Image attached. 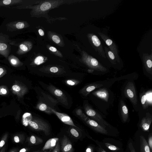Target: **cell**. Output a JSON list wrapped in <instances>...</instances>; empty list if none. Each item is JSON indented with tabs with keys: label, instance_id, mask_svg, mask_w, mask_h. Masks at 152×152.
<instances>
[{
	"label": "cell",
	"instance_id": "cell-21",
	"mask_svg": "<svg viewBox=\"0 0 152 152\" xmlns=\"http://www.w3.org/2000/svg\"><path fill=\"white\" fill-rule=\"evenodd\" d=\"M29 141L31 145H37L42 143L43 140L41 138L38 136L32 135L29 138Z\"/></svg>",
	"mask_w": 152,
	"mask_h": 152
},
{
	"label": "cell",
	"instance_id": "cell-30",
	"mask_svg": "<svg viewBox=\"0 0 152 152\" xmlns=\"http://www.w3.org/2000/svg\"><path fill=\"white\" fill-rule=\"evenodd\" d=\"M71 134L74 137H80L79 133L75 129L72 128L70 131Z\"/></svg>",
	"mask_w": 152,
	"mask_h": 152
},
{
	"label": "cell",
	"instance_id": "cell-5",
	"mask_svg": "<svg viewBox=\"0 0 152 152\" xmlns=\"http://www.w3.org/2000/svg\"><path fill=\"white\" fill-rule=\"evenodd\" d=\"M124 93L126 97L128 98L134 105L137 104L138 101L135 88L132 82L128 83L125 88Z\"/></svg>",
	"mask_w": 152,
	"mask_h": 152
},
{
	"label": "cell",
	"instance_id": "cell-41",
	"mask_svg": "<svg viewBox=\"0 0 152 152\" xmlns=\"http://www.w3.org/2000/svg\"><path fill=\"white\" fill-rule=\"evenodd\" d=\"M76 112V114L80 116H81L83 114L82 110L80 109H79L77 110Z\"/></svg>",
	"mask_w": 152,
	"mask_h": 152
},
{
	"label": "cell",
	"instance_id": "cell-20",
	"mask_svg": "<svg viewBox=\"0 0 152 152\" xmlns=\"http://www.w3.org/2000/svg\"><path fill=\"white\" fill-rule=\"evenodd\" d=\"M104 52L105 55L110 61L113 64H115L116 60L114 53L106 47L104 48Z\"/></svg>",
	"mask_w": 152,
	"mask_h": 152
},
{
	"label": "cell",
	"instance_id": "cell-42",
	"mask_svg": "<svg viewBox=\"0 0 152 152\" xmlns=\"http://www.w3.org/2000/svg\"><path fill=\"white\" fill-rule=\"evenodd\" d=\"M97 150L98 152H106L101 147H98Z\"/></svg>",
	"mask_w": 152,
	"mask_h": 152
},
{
	"label": "cell",
	"instance_id": "cell-1",
	"mask_svg": "<svg viewBox=\"0 0 152 152\" xmlns=\"http://www.w3.org/2000/svg\"><path fill=\"white\" fill-rule=\"evenodd\" d=\"M28 124L33 129L37 131L43 132L46 135L50 133V127L46 122L42 119L35 118L31 119L28 123Z\"/></svg>",
	"mask_w": 152,
	"mask_h": 152
},
{
	"label": "cell",
	"instance_id": "cell-10",
	"mask_svg": "<svg viewBox=\"0 0 152 152\" xmlns=\"http://www.w3.org/2000/svg\"><path fill=\"white\" fill-rule=\"evenodd\" d=\"M50 108L53 113H54L62 122L65 124L78 128L74 124L72 119L68 115L64 113L57 112L50 107Z\"/></svg>",
	"mask_w": 152,
	"mask_h": 152
},
{
	"label": "cell",
	"instance_id": "cell-39",
	"mask_svg": "<svg viewBox=\"0 0 152 152\" xmlns=\"http://www.w3.org/2000/svg\"><path fill=\"white\" fill-rule=\"evenodd\" d=\"M66 83L68 85L70 86H74L76 84L75 83L74 81L71 80H67L66 81Z\"/></svg>",
	"mask_w": 152,
	"mask_h": 152
},
{
	"label": "cell",
	"instance_id": "cell-13",
	"mask_svg": "<svg viewBox=\"0 0 152 152\" xmlns=\"http://www.w3.org/2000/svg\"><path fill=\"white\" fill-rule=\"evenodd\" d=\"M152 55L144 53L142 55L143 62L147 72L152 74Z\"/></svg>",
	"mask_w": 152,
	"mask_h": 152
},
{
	"label": "cell",
	"instance_id": "cell-45",
	"mask_svg": "<svg viewBox=\"0 0 152 152\" xmlns=\"http://www.w3.org/2000/svg\"><path fill=\"white\" fill-rule=\"evenodd\" d=\"M49 49L51 51L55 52L57 51V49L53 47H50L49 48Z\"/></svg>",
	"mask_w": 152,
	"mask_h": 152
},
{
	"label": "cell",
	"instance_id": "cell-4",
	"mask_svg": "<svg viewBox=\"0 0 152 152\" xmlns=\"http://www.w3.org/2000/svg\"><path fill=\"white\" fill-rule=\"evenodd\" d=\"M84 109L86 114L102 126L105 128L109 125L102 118V116L94 110L90 106L86 104Z\"/></svg>",
	"mask_w": 152,
	"mask_h": 152
},
{
	"label": "cell",
	"instance_id": "cell-44",
	"mask_svg": "<svg viewBox=\"0 0 152 152\" xmlns=\"http://www.w3.org/2000/svg\"><path fill=\"white\" fill-rule=\"evenodd\" d=\"M38 32L39 34L41 36H43L44 35V31L42 29H40L38 30Z\"/></svg>",
	"mask_w": 152,
	"mask_h": 152
},
{
	"label": "cell",
	"instance_id": "cell-37",
	"mask_svg": "<svg viewBox=\"0 0 152 152\" xmlns=\"http://www.w3.org/2000/svg\"><path fill=\"white\" fill-rule=\"evenodd\" d=\"M50 71L53 73H56L58 71V68L56 67H52L50 68Z\"/></svg>",
	"mask_w": 152,
	"mask_h": 152
},
{
	"label": "cell",
	"instance_id": "cell-24",
	"mask_svg": "<svg viewBox=\"0 0 152 152\" xmlns=\"http://www.w3.org/2000/svg\"><path fill=\"white\" fill-rule=\"evenodd\" d=\"M20 0H4L0 1V5H9L19 3Z\"/></svg>",
	"mask_w": 152,
	"mask_h": 152
},
{
	"label": "cell",
	"instance_id": "cell-35",
	"mask_svg": "<svg viewBox=\"0 0 152 152\" xmlns=\"http://www.w3.org/2000/svg\"><path fill=\"white\" fill-rule=\"evenodd\" d=\"M128 147L130 152H136L132 143L130 142L128 144Z\"/></svg>",
	"mask_w": 152,
	"mask_h": 152
},
{
	"label": "cell",
	"instance_id": "cell-52",
	"mask_svg": "<svg viewBox=\"0 0 152 152\" xmlns=\"http://www.w3.org/2000/svg\"><path fill=\"white\" fill-rule=\"evenodd\" d=\"M39 152V151H34V152Z\"/></svg>",
	"mask_w": 152,
	"mask_h": 152
},
{
	"label": "cell",
	"instance_id": "cell-8",
	"mask_svg": "<svg viewBox=\"0 0 152 152\" xmlns=\"http://www.w3.org/2000/svg\"><path fill=\"white\" fill-rule=\"evenodd\" d=\"M50 92L55 96L62 104L67 105L68 100L65 95L61 90L56 88L52 85H50L48 87Z\"/></svg>",
	"mask_w": 152,
	"mask_h": 152
},
{
	"label": "cell",
	"instance_id": "cell-27",
	"mask_svg": "<svg viewBox=\"0 0 152 152\" xmlns=\"http://www.w3.org/2000/svg\"><path fill=\"white\" fill-rule=\"evenodd\" d=\"M104 144L106 147L110 150L117 151L120 149L118 147L110 143H105Z\"/></svg>",
	"mask_w": 152,
	"mask_h": 152
},
{
	"label": "cell",
	"instance_id": "cell-47",
	"mask_svg": "<svg viewBox=\"0 0 152 152\" xmlns=\"http://www.w3.org/2000/svg\"><path fill=\"white\" fill-rule=\"evenodd\" d=\"M27 151V149L26 148H23L21 149L19 152H26Z\"/></svg>",
	"mask_w": 152,
	"mask_h": 152
},
{
	"label": "cell",
	"instance_id": "cell-38",
	"mask_svg": "<svg viewBox=\"0 0 152 152\" xmlns=\"http://www.w3.org/2000/svg\"><path fill=\"white\" fill-rule=\"evenodd\" d=\"M12 89L16 91H19L20 90V87L18 85H14L12 86Z\"/></svg>",
	"mask_w": 152,
	"mask_h": 152
},
{
	"label": "cell",
	"instance_id": "cell-7",
	"mask_svg": "<svg viewBox=\"0 0 152 152\" xmlns=\"http://www.w3.org/2000/svg\"><path fill=\"white\" fill-rule=\"evenodd\" d=\"M88 37L93 46L96 52L102 57L105 58L106 56L101 42L97 37L93 34H89Z\"/></svg>",
	"mask_w": 152,
	"mask_h": 152
},
{
	"label": "cell",
	"instance_id": "cell-51",
	"mask_svg": "<svg viewBox=\"0 0 152 152\" xmlns=\"http://www.w3.org/2000/svg\"><path fill=\"white\" fill-rule=\"evenodd\" d=\"M10 152H15V151H11Z\"/></svg>",
	"mask_w": 152,
	"mask_h": 152
},
{
	"label": "cell",
	"instance_id": "cell-14",
	"mask_svg": "<svg viewBox=\"0 0 152 152\" xmlns=\"http://www.w3.org/2000/svg\"><path fill=\"white\" fill-rule=\"evenodd\" d=\"M92 94L106 102L108 101L109 94L107 90L105 88H102L94 91L92 93Z\"/></svg>",
	"mask_w": 152,
	"mask_h": 152
},
{
	"label": "cell",
	"instance_id": "cell-34",
	"mask_svg": "<svg viewBox=\"0 0 152 152\" xmlns=\"http://www.w3.org/2000/svg\"><path fill=\"white\" fill-rule=\"evenodd\" d=\"M60 146L59 141L58 142L56 146L53 149V152H60Z\"/></svg>",
	"mask_w": 152,
	"mask_h": 152
},
{
	"label": "cell",
	"instance_id": "cell-25",
	"mask_svg": "<svg viewBox=\"0 0 152 152\" xmlns=\"http://www.w3.org/2000/svg\"><path fill=\"white\" fill-rule=\"evenodd\" d=\"M31 117V115L29 113H26L23 114V122L25 125H27L28 124L29 122L32 119Z\"/></svg>",
	"mask_w": 152,
	"mask_h": 152
},
{
	"label": "cell",
	"instance_id": "cell-48",
	"mask_svg": "<svg viewBox=\"0 0 152 152\" xmlns=\"http://www.w3.org/2000/svg\"><path fill=\"white\" fill-rule=\"evenodd\" d=\"M5 147H3V148L1 149L0 152H5Z\"/></svg>",
	"mask_w": 152,
	"mask_h": 152
},
{
	"label": "cell",
	"instance_id": "cell-2",
	"mask_svg": "<svg viewBox=\"0 0 152 152\" xmlns=\"http://www.w3.org/2000/svg\"><path fill=\"white\" fill-rule=\"evenodd\" d=\"M83 55V61L90 69L102 72L107 71V69L96 58L85 53Z\"/></svg>",
	"mask_w": 152,
	"mask_h": 152
},
{
	"label": "cell",
	"instance_id": "cell-15",
	"mask_svg": "<svg viewBox=\"0 0 152 152\" xmlns=\"http://www.w3.org/2000/svg\"><path fill=\"white\" fill-rule=\"evenodd\" d=\"M58 141L59 138L57 137L53 138L48 140L45 143L42 150L44 151L47 150L53 149Z\"/></svg>",
	"mask_w": 152,
	"mask_h": 152
},
{
	"label": "cell",
	"instance_id": "cell-32",
	"mask_svg": "<svg viewBox=\"0 0 152 152\" xmlns=\"http://www.w3.org/2000/svg\"><path fill=\"white\" fill-rule=\"evenodd\" d=\"M151 151H152V134H150L148 137V143Z\"/></svg>",
	"mask_w": 152,
	"mask_h": 152
},
{
	"label": "cell",
	"instance_id": "cell-12",
	"mask_svg": "<svg viewBox=\"0 0 152 152\" xmlns=\"http://www.w3.org/2000/svg\"><path fill=\"white\" fill-rule=\"evenodd\" d=\"M61 150L62 152H73L74 149L72 143L67 137L64 135L61 142Z\"/></svg>",
	"mask_w": 152,
	"mask_h": 152
},
{
	"label": "cell",
	"instance_id": "cell-43",
	"mask_svg": "<svg viewBox=\"0 0 152 152\" xmlns=\"http://www.w3.org/2000/svg\"><path fill=\"white\" fill-rule=\"evenodd\" d=\"M10 61L12 64L14 65L16 64L17 63L16 60L14 58H12L10 60Z\"/></svg>",
	"mask_w": 152,
	"mask_h": 152
},
{
	"label": "cell",
	"instance_id": "cell-28",
	"mask_svg": "<svg viewBox=\"0 0 152 152\" xmlns=\"http://www.w3.org/2000/svg\"><path fill=\"white\" fill-rule=\"evenodd\" d=\"M34 62L37 65H39L44 62V58L41 56H39L35 59Z\"/></svg>",
	"mask_w": 152,
	"mask_h": 152
},
{
	"label": "cell",
	"instance_id": "cell-23",
	"mask_svg": "<svg viewBox=\"0 0 152 152\" xmlns=\"http://www.w3.org/2000/svg\"><path fill=\"white\" fill-rule=\"evenodd\" d=\"M140 101L142 107L144 109L147 108L149 106L146 95L145 94H142L140 96Z\"/></svg>",
	"mask_w": 152,
	"mask_h": 152
},
{
	"label": "cell",
	"instance_id": "cell-40",
	"mask_svg": "<svg viewBox=\"0 0 152 152\" xmlns=\"http://www.w3.org/2000/svg\"><path fill=\"white\" fill-rule=\"evenodd\" d=\"M14 141L17 143H18L20 142V137L18 136H15L14 137Z\"/></svg>",
	"mask_w": 152,
	"mask_h": 152
},
{
	"label": "cell",
	"instance_id": "cell-19",
	"mask_svg": "<svg viewBox=\"0 0 152 152\" xmlns=\"http://www.w3.org/2000/svg\"><path fill=\"white\" fill-rule=\"evenodd\" d=\"M28 43L27 42L21 44L19 46V49L17 53L19 55L28 52L30 49Z\"/></svg>",
	"mask_w": 152,
	"mask_h": 152
},
{
	"label": "cell",
	"instance_id": "cell-46",
	"mask_svg": "<svg viewBox=\"0 0 152 152\" xmlns=\"http://www.w3.org/2000/svg\"><path fill=\"white\" fill-rule=\"evenodd\" d=\"M1 92L3 94H5L7 93V91L4 88H2L1 90Z\"/></svg>",
	"mask_w": 152,
	"mask_h": 152
},
{
	"label": "cell",
	"instance_id": "cell-6",
	"mask_svg": "<svg viewBox=\"0 0 152 152\" xmlns=\"http://www.w3.org/2000/svg\"><path fill=\"white\" fill-rule=\"evenodd\" d=\"M98 34L108 46L109 49L114 53L116 61L119 62L120 58L118 50L115 43L106 35L100 32H98Z\"/></svg>",
	"mask_w": 152,
	"mask_h": 152
},
{
	"label": "cell",
	"instance_id": "cell-18",
	"mask_svg": "<svg viewBox=\"0 0 152 152\" xmlns=\"http://www.w3.org/2000/svg\"><path fill=\"white\" fill-rule=\"evenodd\" d=\"M140 152H151L148 143L143 136H140Z\"/></svg>",
	"mask_w": 152,
	"mask_h": 152
},
{
	"label": "cell",
	"instance_id": "cell-49",
	"mask_svg": "<svg viewBox=\"0 0 152 152\" xmlns=\"http://www.w3.org/2000/svg\"><path fill=\"white\" fill-rule=\"evenodd\" d=\"M94 71V70L91 69H88V72L89 73H92Z\"/></svg>",
	"mask_w": 152,
	"mask_h": 152
},
{
	"label": "cell",
	"instance_id": "cell-29",
	"mask_svg": "<svg viewBox=\"0 0 152 152\" xmlns=\"http://www.w3.org/2000/svg\"><path fill=\"white\" fill-rule=\"evenodd\" d=\"M8 134L7 133L5 134L2 138L0 141V150L1 148L3 147L4 145L6 142L7 137Z\"/></svg>",
	"mask_w": 152,
	"mask_h": 152
},
{
	"label": "cell",
	"instance_id": "cell-33",
	"mask_svg": "<svg viewBox=\"0 0 152 152\" xmlns=\"http://www.w3.org/2000/svg\"><path fill=\"white\" fill-rule=\"evenodd\" d=\"M53 40L56 43L58 44L60 42V39L59 37L57 35H54L52 37Z\"/></svg>",
	"mask_w": 152,
	"mask_h": 152
},
{
	"label": "cell",
	"instance_id": "cell-36",
	"mask_svg": "<svg viewBox=\"0 0 152 152\" xmlns=\"http://www.w3.org/2000/svg\"><path fill=\"white\" fill-rule=\"evenodd\" d=\"M94 147L91 145H89L86 148L85 152H94Z\"/></svg>",
	"mask_w": 152,
	"mask_h": 152
},
{
	"label": "cell",
	"instance_id": "cell-31",
	"mask_svg": "<svg viewBox=\"0 0 152 152\" xmlns=\"http://www.w3.org/2000/svg\"><path fill=\"white\" fill-rule=\"evenodd\" d=\"M15 26L17 29H21L24 27L25 24L22 22H18L16 23Z\"/></svg>",
	"mask_w": 152,
	"mask_h": 152
},
{
	"label": "cell",
	"instance_id": "cell-50",
	"mask_svg": "<svg viewBox=\"0 0 152 152\" xmlns=\"http://www.w3.org/2000/svg\"><path fill=\"white\" fill-rule=\"evenodd\" d=\"M4 70L2 68H0V75H1L3 72Z\"/></svg>",
	"mask_w": 152,
	"mask_h": 152
},
{
	"label": "cell",
	"instance_id": "cell-22",
	"mask_svg": "<svg viewBox=\"0 0 152 152\" xmlns=\"http://www.w3.org/2000/svg\"><path fill=\"white\" fill-rule=\"evenodd\" d=\"M50 107L45 104L42 103H39L37 105V108L38 109L49 114L53 113Z\"/></svg>",
	"mask_w": 152,
	"mask_h": 152
},
{
	"label": "cell",
	"instance_id": "cell-11",
	"mask_svg": "<svg viewBox=\"0 0 152 152\" xmlns=\"http://www.w3.org/2000/svg\"><path fill=\"white\" fill-rule=\"evenodd\" d=\"M152 121V116L151 115L148 113H147L146 116L142 119L140 126L143 131L149 132Z\"/></svg>",
	"mask_w": 152,
	"mask_h": 152
},
{
	"label": "cell",
	"instance_id": "cell-17",
	"mask_svg": "<svg viewBox=\"0 0 152 152\" xmlns=\"http://www.w3.org/2000/svg\"><path fill=\"white\" fill-rule=\"evenodd\" d=\"M102 86V85L99 84H91L83 88L81 92L84 95L86 96L95 89L100 87Z\"/></svg>",
	"mask_w": 152,
	"mask_h": 152
},
{
	"label": "cell",
	"instance_id": "cell-9",
	"mask_svg": "<svg viewBox=\"0 0 152 152\" xmlns=\"http://www.w3.org/2000/svg\"><path fill=\"white\" fill-rule=\"evenodd\" d=\"M85 121L91 128L96 132L104 134H107L108 132L105 128L101 125L96 121L88 117Z\"/></svg>",
	"mask_w": 152,
	"mask_h": 152
},
{
	"label": "cell",
	"instance_id": "cell-3",
	"mask_svg": "<svg viewBox=\"0 0 152 152\" xmlns=\"http://www.w3.org/2000/svg\"><path fill=\"white\" fill-rule=\"evenodd\" d=\"M14 43L10 39L7 35L0 34V55L7 58L10 51V45H14Z\"/></svg>",
	"mask_w": 152,
	"mask_h": 152
},
{
	"label": "cell",
	"instance_id": "cell-53",
	"mask_svg": "<svg viewBox=\"0 0 152 152\" xmlns=\"http://www.w3.org/2000/svg\"><path fill=\"white\" fill-rule=\"evenodd\" d=\"M43 152H47V151H44Z\"/></svg>",
	"mask_w": 152,
	"mask_h": 152
},
{
	"label": "cell",
	"instance_id": "cell-16",
	"mask_svg": "<svg viewBox=\"0 0 152 152\" xmlns=\"http://www.w3.org/2000/svg\"><path fill=\"white\" fill-rule=\"evenodd\" d=\"M120 110L122 120L125 123L128 118V110L127 106L122 100L120 102Z\"/></svg>",
	"mask_w": 152,
	"mask_h": 152
},
{
	"label": "cell",
	"instance_id": "cell-26",
	"mask_svg": "<svg viewBox=\"0 0 152 152\" xmlns=\"http://www.w3.org/2000/svg\"><path fill=\"white\" fill-rule=\"evenodd\" d=\"M51 4L48 2H45L42 3L40 6V9L41 11H45L49 10L51 8Z\"/></svg>",
	"mask_w": 152,
	"mask_h": 152
}]
</instances>
